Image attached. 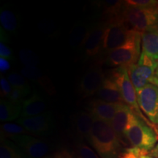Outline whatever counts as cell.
<instances>
[{"mask_svg":"<svg viewBox=\"0 0 158 158\" xmlns=\"http://www.w3.org/2000/svg\"><path fill=\"white\" fill-rule=\"evenodd\" d=\"M0 89H1V97L3 98H7L13 89L7 78H5L2 75L0 76Z\"/></svg>","mask_w":158,"mask_h":158,"instance_id":"1f68e13d","label":"cell"},{"mask_svg":"<svg viewBox=\"0 0 158 158\" xmlns=\"http://www.w3.org/2000/svg\"><path fill=\"white\" fill-rule=\"evenodd\" d=\"M133 114L134 111L127 105L122 104L110 122L116 136L122 144H125L127 141L125 131Z\"/></svg>","mask_w":158,"mask_h":158,"instance_id":"5bb4252c","label":"cell"},{"mask_svg":"<svg viewBox=\"0 0 158 158\" xmlns=\"http://www.w3.org/2000/svg\"><path fill=\"white\" fill-rule=\"evenodd\" d=\"M30 158H42L49 152V146L38 138L27 135L11 138Z\"/></svg>","mask_w":158,"mask_h":158,"instance_id":"8fae6325","label":"cell"},{"mask_svg":"<svg viewBox=\"0 0 158 158\" xmlns=\"http://www.w3.org/2000/svg\"><path fill=\"white\" fill-rule=\"evenodd\" d=\"M135 31L128 28L121 21L108 23L102 38L100 56H106L110 51L125 44Z\"/></svg>","mask_w":158,"mask_h":158,"instance_id":"8992f818","label":"cell"},{"mask_svg":"<svg viewBox=\"0 0 158 158\" xmlns=\"http://www.w3.org/2000/svg\"><path fill=\"white\" fill-rule=\"evenodd\" d=\"M149 82L151 83V84H152L154 85H156V86H158V78L155 76V75L152 77V78L150 79Z\"/></svg>","mask_w":158,"mask_h":158,"instance_id":"d590c367","label":"cell"},{"mask_svg":"<svg viewBox=\"0 0 158 158\" xmlns=\"http://www.w3.org/2000/svg\"><path fill=\"white\" fill-rule=\"evenodd\" d=\"M92 25L89 24L86 21H78L75 23L69 35V45L72 48L84 47Z\"/></svg>","mask_w":158,"mask_h":158,"instance_id":"d6986e66","label":"cell"},{"mask_svg":"<svg viewBox=\"0 0 158 158\" xmlns=\"http://www.w3.org/2000/svg\"><path fill=\"white\" fill-rule=\"evenodd\" d=\"M93 126L88 141L101 158H119L121 142L109 122L93 118Z\"/></svg>","mask_w":158,"mask_h":158,"instance_id":"6da1fadb","label":"cell"},{"mask_svg":"<svg viewBox=\"0 0 158 158\" xmlns=\"http://www.w3.org/2000/svg\"><path fill=\"white\" fill-rule=\"evenodd\" d=\"M28 132L21 124L7 122L1 125V135L7 138H13L20 135H26Z\"/></svg>","mask_w":158,"mask_h":158,"instance_id":"603a6c76","label":"cell"},{"mask_svg":"<svg viewBox=\"0 0 158 158\" xmlns=\"http://www.w3.org/2000/svg\"><path fill=\"white\" fill-rule=\"evenodd\" d=\"M21 75L25 78L32 81L42 87L49 94H54L56 92L55 87L46 75L43 73L38 68H23L21 70Z\"/></svg>","mask_w":158,"mask_h":158,"instance_id":"ac0fdd59","label":"cell"},{"mask_svg":"<svg viewBox=\"0 0 158 158\" xmlns=\"http://www.w3.org/2000/svg\"><path fill=\"white\" fill-rule=\"evenodd\" d=\"M19 57L21 62L25 68H37L40 64V59L34 51L29 49H21L19 51Z\"/></svg>","mask_w":158,"mask_h":158,"instance_id":"cb8c5ba5","label":"cell"},{"mask_svg":"<svg viewBox=\"0 0 158 158\" xmlns=\"http://www.w3.org/2000/svg\"><path fill=\"white\" fill-rule=\"evenodd\" d=\"M142 33L135 31L127 42L105 56L104 62L111 67H126L137 64L141 56Z\"/></svg>","mask_w":158,"mask_h":158,"instance_id":"277c9868","label":"cell"},{"mask_svg":"<svg viewBox=\"0 0 158 158\" xmlns=\"http://www.w3.org/2000/svg\"><path fill=\"white\" fill-rule=\"evenodd\" d=\"M158 63L155 65L133 64L128 68V73L135 90L138 91L150 84V79L155 75Z\"/></svg>","mask_w":158,"mask_h":158,"instance_id":"7c38bea8","label":"cell"},{"mask_svg":"<svg viewBox=\"0 0 158 158\" xmlns=\"http://www.w3.org/2000/svg\"><path fill=\"white\" fill-rule=\"evenodd\" d=\"M136 92L142 113L150 122L158 125V86L150 83Z\"/></svg>","mask_w":158,"mask_h":158,"instance_id":"52a82bcc","label":"cell"},{"mask_svg":"<svg viewBox=\"0 0 158 158\" xmlns=\"http://www.w3.org/2000/svg\"><path fill=\"white\" fill-rule=\"evenodd\" d=\"M108 23L102 21L92 25L87 38L84 43V53L86 58L100 56L102 49L103 35Z\"/></svg>","mask_w":158,"mask_h":158,"instance_id":"30bf717a","label":"cell"},{"mask_svg":"<svg viewBox=\"0 0 158 158\" xmlns=\"http://www.w3.org/2000/svg\"><path fill=\"white\" fill-rule=\"evenodd\" d=\"M122 104L106 102L100 99H94L88 105L87 109L93 118L110 122Z\"/></svg>","mask_w":158,"mask_h":158,"instance_id":"4fadbf2b","label":"cell"},{"mask_svg":"<svg viewBox=\"0 0 158 158\" xmlns=\"http://www.w3.org/2000/svg\"><path fill=\"white\" fill-rule=\"evenodd\" d=\"M52 158H73V157L68 150L62 149L56 152L53 155Z\"/></svg>","mask_w":158,"mask_h":158,"instance_id":"d6a6232c","label":"cell"},{"mask_svg":"<svg viewBox=\"0 0 158 158\" xmlns=\"http://www.w3.org/2000/svg\"><path fill=\"white\" fill-rule=\"evenodd\" d=\"M120 20L132 30L143 33L158 28V5L152 7H135L124 2Z\"/></svg>","mask_w":158,"mask_h":158,"instance_id":"7a4b0ae2","label":"cell"},{"mask_svg":"<svg viewBox=\"0 0 158 158\" xmlns=\"http://www.w3.org/2000/svg\"><path fill=\"white\" fill-rule=\"evenodd\" d=\"M141 158H155V157H152V156H149V155H144V156H143V157H142Z\"/></svg>","mask_w":158,"mask_h":158,"instance_id":"8d00e7d4","label":"cell"},{"mask_svg":"<svg viewBox=\"0 0 158 158\" xmlns=\"http://www.w3.org/2000/svg\"><path fill=\"white\" fill-rule=\"evenodd\" d=\"M77 154L78 158H100L94 150L84 143H79L77 146Z\"/></svg>","mask_w":158,"mask_h":158,"instance_id":"f546056e","label":"cell"},{"mask_svg":"<svg viewBox=\"0 0 158 158\" xmlns=\"http://www.w3.org/2000/svg\"><path fill=\"white\" fill-rule=\"evenodd\" d=\"M149 152L146 150L138 147H128L123 149L120 153L119 158H141L144 155H147Z\"/></svg>","mask_w":158,"mask_h":158,"instance_id":"83f0119b","label":"cell"},{"mask_svg":"<svg viewBox=\"0 0 158 158\" xmlns=\"http://www.w3.org/2000/svg\"><path fill=\"white\" fill-rule=\"evenodd\" d=\"M106 78L102 70V62L100 61L94 62L88 69L79 83V94L82 98L95 95Z\"/></svg>","mask_w":158,"mask_h":158,"instance_id":"ba28073f","label":"cell"},{"mask_svg":"<svg viewBox=\"0 0 158 158\" xmlns=\"http://www.w3.org/2000/svg\"><path fill=\"white\" fill-rule=\"evenodd\" d=\"M17 123L21 124L29 133L43 135L48 133L54 126V118L50 111L27 118H20Z\"/></svg>","mask_w":158,"mask_h":158,"instance_id":"9c48e42d","label":"cell"},{"mask_svg":"<svg viewBox=\"0 0 158 158\" xmlns=\"http://www.w3.org/2000/svg\"><path fill=\"white\" fill-rule=\"evenodd\" d=\"M10 69V63L9 60L2 57H0V71L1 73L7 72Z\"/></svg>","mask_w":158,"mask_h":158,"instance_id":"836d02e7","label":"cell"},{"mask_svg":"<svg viewBox=\"0 0 158 158\" xmlns=\"http://www.w3.org/2000/svg\"><path fill=\"white\" fill-rule=\"evenodd\" d=\"M22 103H14L7 99L0 100V120L2 122L13 121L21 116Z\"/></svg>","mask_w":158,"mask_h":158,"instance_id":"44dd1931","label":"cell"},{"mask_svg":"<svg viewBox=\"0 0 158 158\" xmlns=\"http://www.w3.org/2000/svg\"><path fill=\"white\" fill-rule=\"evenodd\" d=\"M141 52L158 61V28L142 33Z\"/></svg>","mask_w":158,"mask_h":158,"instance_id":"ffe728a7","label":"cell"},{"mask_svg":"<svg viewBox=\"0 0 158 158\" xmlns=\"http://www.w3.org/2000/svg\"><path fill=\"white\" fill-rule=\"evenodd\" d=\"M149 156H152V157H155V158H158V143L155 146V148L149 152Z\"/></svg>","mask_w":158,"mask_h":158,"instance_id":"e575fe53","label":"cell"},{"mask_svg":"<svg viewBox=\"0 0 158 158\" xmlns=\"http://www.w3.org/2000/svg\"><path fill=\"white\" fill-rule=\"evenodd\" d=\"M0 56L5 58L7 60H13L14 59L13 55V51L11 48H10L9 45L7 44L8 43V36L5 31L2 29V28L0 29Z\"/></svg>","mask_w":158,"mask_h":158,"instance_id":"4316f807","label":"cell"},{"mask_svg":"<svg viewBox=\"0 0 158 158\" xmlns=\"http://www.w3.org/2000/svg\"><path fill=\"white\" fill-rule=\"evenodd\" d=\"M7 80L10 84L13 86V88L20 89L31 92V87L29 83L27 81L25 77L21 74L16 73H11L7 76Z\"/></svg>","mask_w":158,"mask_h":158,"instance_id":"484cf974","label":"cell"},{"mask_svg":"<svg viewBox=\"0 0 158 158\" xmlns=\"http://www.w3.org/2000/svg\"><path fill=\"white\" fill-rule=\"evenodd\" d=\"M124 2L126 5L135 7H152L158 5L157 0H128Z\"/></svg>","mask_w":158,"mask_h":158,"instance_id":"4dcf8cb0","label":"cell"},{"mask_svg":"<svg viewBox=\"0 0 158 158\" xmlns=\"http://www.w3.org/2000/svg\"><path fill=\"white\" fill-rule=\"evenodd\" d=\"M43 158H52V157H43Z\"/></svg>","mask_w":158,"mask_h":158,"instance_id":"f35d334b","label":"cell"},{"mask_svg":"<svg viewBox=\"0 0 158 158\" xmlns=\"http://www.w3.org/2000/svg\"><path fill=\"white\" fill-rule=\"evenodd\" d=\"M21 108V118L31 117L44 113L46 103L38 92H34L31 97L23 100Z\"/></svg>","mask_w":158,"mask_h":158,"instance_id":"2e32d148","label":"cell"},{"mask_svg":"<svg viewBox=\"0 0 158 158\" xmlns=\"http://www.w3.org/2000/svg\"><path fill=\"white\" fill-rule=\"evenodd\" d=\"M31 92L23 89H20L13 88L12 90L11 93L7 97V100L9 101L14 103H22L23 100H25V98L28 94H30Z\"/></svg>","mask_w":158,"mask_h":158,"instance_id":"f1b7e54d","label":"cell"},{"mask_svg":"<svg viewBox=\"0 0 158 158\" xmlns=\"http://www.w3.org/2000/svg\"><path fill=\"white\" fill-rule=\"evenodd\" d=\"M21 154L13 144L2 138L0 144V158H21Z\"/></svg>","mask_w":158,"mask_h":158,"instance_id":"d4e9b609","label":"cell"},{"mask_svg":"<svg viewBox=\"0 0 158 158\" xmlns=\"http://www.w3.org/2000/svg\"><path fill=\"white\" fill-rule=\"evenodd\" d=\"M109 78L117 84L125 104L127 105L138 116L143 118L144 121L150 124V122L148 121L138 106L137 92L130 78L128 68L120 67L115 68L110 73Z\"/></svg>","mask_w":158,"mask_h":158,"instance_id":"5b68a950","label":"cell"},{"mask_svg":"<svg viewBox=\"0 0 158 158\" xmlns=\"http://www.w3.org/2000/svg\"><path fill=\"white\" fill-rule=\"evenodd\" d=\"M155 76H157V78H158V68H157V70H156V73H155Z\"/></svg>","mask_w":158,"mask_h":158,"instance_id":"74e56055","label":"cell"},{"mask_svg":"<svg viewBox=\"0 0 158 158\" xmlns=\"http://www.w3.org/2000/svg\"><path fill=\"white\" fill-rule=\"evenodd\" d=\"M125 138L132 147L149 152L157 145L158 140L157 133L151 124L144 121L135 112L125 131Z\"/></svg>","mask_w":158,"mask_h":158,"instance_id":"3957f363","label":"cell"},{"mask_svg":"<svg viewBox=\"0 0 158 158\" xmlns=\"http://www.w3.org/2000/svg\"><path fill=\"white\" fill-rule=\"evenodd\" d=\"M0 23L5 31L14 33L17 30L18 22L15 13L8 7H3L0 10Z\"/></svg>","mask_w":158,"mask_h":158,"instance_id":"7402d4cb","label":"cell"},{"mask_svg":"<svg viewBox=\"0 0 158 158\" xmlns=\"http://www.w3.org/2000/svg\"><path fill=\"white\" fill-rule=\"evenodd\" d=\"M94 118L86 111H79L73 116V127L80 139L88 141L93 126Z\"/></svg>","mask_w":158,"mask_h":158,"instance_id":"e0dca14e","label":"cell"},{"mask_svg":"<svg viewBox=\"0 0 158 158\" xmlns=\"http://www.w3.org/2000/svg\"><path fill=\"white\" fill-rule=\"evenodd\" d=\"M96 95L98 96V99L106 102L125 104L117 84L109 77H106L102 86L97 92Z\"/></svg>","mask_w":158,"mask_h":158,"instance_id":"9a60e30c","label":"cell"}]
</instances>
